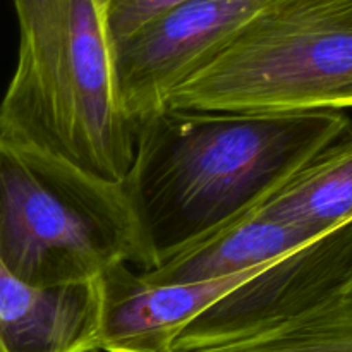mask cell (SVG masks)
I'll list each match as a JSON object with an SVG mask.
<instances>
[{"label":"cell","instance_id":"cell-3","mask_svg":"<svg viewBox=\"0 0 352 352\" xmlns=\"http://www.w3.org/2000/svg\"><path fill=\"white\" fill-rule=\"evenodd\" d=\"M0 260L36 291L91 284L117 263L143 268L122 182L0 140Z\"/></svg>","mask_w":352,"mask_h":352},{"label":"cell","instance_id":"cell-7","mask_svg":"<svg viewBox=\"0 0 352 352\" xmlns=\"http://www.w3.org/2000/svg\"><path fill=\"white\" fill-rule=\"evenodd\" d=\"M263 267L199 284H151L127 263L107 268L96 280L98 351L172 352L188 323Z\"/></svg>","mask_w":352,"mask_h":352},{"label":"cell","instance_id":"cell-11","mask_svg":"<svg viewBox=\"0 0 352 352\" xmlns=\"http://www.w3.org/2000/svg\"><path fill=\"white\" fill-rule=\"evenodd\" d=\"M188 352H352V278L289 322L246 339Z\"/></svg>","mask_w":352,"mask_h":352},{"label":"cell","instance_id":"cell-4","mask_svg":"<svg viewBox=\"0 0 352 352\" xmlns=\"http://www.w3.org/2000/svg\"><path fill=\"white\" fill-rule=\"evenodd\" d=\"M165 107L234 113L352 109V0H277Z\"/></svg>","mask_w":352,"mask_h":352},{"label":"cell","instance_id":"cell-6","mask_svg":"<svg viewBox=\"0 0 352 352\" xmlns=\"http://www.w3.org/2000/svg\"><path fill=\"white\" fill-rule=\"evenodd\" d=\"M352 278V222L263 268L188 323L174 351L222 346L289 322L318 306Z\"/></svg>","mask_w":352,"mask_h":352},{"label":"cell","instance_id":"cell-10","mask_svg":"<svg viewBox=\"0 0 352 352\" xmlns=\"http://www.w3.org/2000/svg\"><path fill=\"white\" fill-rule=\"evenodd\" d=\"M256 213L318 232L352 222V133L313 158Z\"/></svg>","mask_w":352,"mask_h":352},{"label":"cell","instance_id":"cell-8","mask_svg":"<svg viewBox=\"0 0 352 352\" xmlns=\"http://www.w3.org/2000/svg\"><path fill=\"white\" fill-rule=\"evenodd\" d=\"M98 284L36 291L0 260V352H98Z\"/></svg>","mask_w":352,"mask_h":352},{"label":"cell","instance_id":"cell-12","mask_svg":"<svg viewBox=\"0 0 352 352\" xmlns=\"http://www.w3.org/2000/svg\"><path fill=\"white\" fill-rule=\"evenodd\" d=\"M113 43L160 16L165 10L189 0H109Z\"/></svg>","mask_w":352,"mask_h":352},{"label":"cell","instance_id":"cell-1","mask_svg":"<svg viewBox=\"0 0 352 352\" xmlns=\"http://www.w3.org/2000/svg\"><path fill=\"white\" fill-rule=\"evenodd\" d=\"M352 133L342 110L234 113L164 107L138 124L122 181L150 272L258 212Z\"/></svg>","mask_w":352,"mask_h":352},{"label":"cell","instance_id":"cell-5","mask_svg":"<svg viewBox=\"0 0 352 352\" xmlns=\"http://www.w3.org/2000/svg\"><path fill=\"white\" fill-rule=\"evenodd\" d=\"M277 0H189L116 41V82L133 124L164 109L168 96L208 64Z\"/></svg>","mask_w":352,"mask_h":352},{"label":"cell","instance_id":"cell-2","mask_svg":"<svg viewBox=\"0 0 352 352\" xmlns=\"http://www.w3.org/2000/svg\"><path fill=\"white\" fill-rule=\"evenodd\" d=\"M17 65L0 102V140L122 182L136 124L122 112L109 0H12Z\"/></svg>","mask_w":352,"mask_h":352},{"label":"cell","instance_id":"cell-9","mask_svg":"<svg viewBox=\"0 0 352 352\" xmlns=\"http://www.w3.org/2000/svg\"><path fill=\"white\" fill-rule=\"evenodd\" d=\"M323 234L311 227L251 213L158 268L140 272L151 284H199L244 274L299 250Z\"/></svg>","mask_w":352,"mask_h":352}]
</instances>
